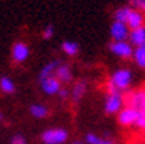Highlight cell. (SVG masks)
Instances as JSON below:
<instances>
[{"label":"cell","mask_w":145,"mask_h":144,"mask_svg":"<svg viewBox=\"0 0 145 144\" xmlns=\"http://www.w3.org/2000/svg\"><path fill=\"white\" fill-rule=\"evenodd\" d=\"M118 122L123 127H139L145 130V114L138 111L137 108L125 105L122 108V111L116 115Z\"/></svg>","instance_id":"1"},{"label":"cell","mask_w":145,"mask_h":144,"mask_svg":"<svg viewBox=\"0 0 145 144\" xmlns=\"http://www.w3.org/2000/svg\"><path fill=\"white\" fill-rule=\"evenodd\" d=\"M57 95H59V98H60V99H63V101H65V99H69V98H71V91H69V89H66V88H62V89H60V92H59Z\"/></svg>","instance_id":"24"},{"label":"cell","mask_w":145,"mask_h":144,"mask_svg":"<svg viewBox=\"0 0 145 144\" xmlns=\"http://www.w3.org/2000/svg\"><path fill=\"white\" fill-rule=\"evenodd\" d=\"M131 84H132V72H131V69L121 68V69H116L112 74V76L108 82L106 91L123 92V91H128L131 88Z\"/></svg>","instance_id":"2"},{"label":"cell","mask_w":145,"mask_h":144,"mask_svg":"<svg viewBox=\"0 0 145 144\" xmlns=\"http://www.w3.org/2000/svg\"><path fill=\"white\" fill-rule=\"evenodd\" d=\"M40 88L46 95H57L62 89V82L56 76H49L40 81Z\"/></svg>","instance_id":"8"},{"label":"cell","mask_w":145,"mask_h":144,"mask_svg":"<svg viewBox=\"0 0 145 144\" xmlns=\"http://www.w3.org/2000/svg\"><path fill=\"white\" fill-rule=\"evenodd\" d=\"M129 43L132 46H135V48H139V46L145 45V26L131 30V33H129Z\"/></svg>","instance_id":"12"},{"label":"cell","mask_w":145,"mask_h":144,"mask_svg":"<svg viewBox=\"0 0 145 144\" xmlns=\"http://www.w3.org/2000/svg\"><path fill=\"white\" fill-rule=\"evenodd\" d=\"M10 144H27V140L22 134H14L10 138Z\"/></svg>","instance_id":"23"},{"label":"cell","mask_w":145,"mask_h":144,"mask_svg":"<svg viewBox=\"0 0 145 144\" xmlns=\"http://www.w3.org/2000/svg\"><path fill=\"white\" fill-rule=\"evenodd\" d=\"M131 10H132V7H128V6H125V7H119L118 10H115V13H114V19L116 20V22L127 23V20H128V17H129Z\"/></svg>","instance_id":"18"},{"label":"cell","mask_w":145,"mask_h":144,"mask_svg":"<svg viewBox=\"0 0 145 144\" xmlns=\"http://www.w3.org/2000/svg\"><path fill=\"white\" fill-rule=\"evenodd\" d=\"M134 60H135V64L139 68L145 69V46L135 48V51H134Z\"/></svg>","instance_id":"20"},{"label":"cell","mask_w":145,"mask_h":144,"mask_svg":"<svg viewBox=\"0 0 145 144\" xmlns=\"http://www.w3.org/2000/svg\"><path fill=\"white\" fill-rule=\"evenodd\" d=\"M2 120H3V112L0 111V121H2Z\"/></svg>","instance_id":"25"},{"label":"cell","mask_w":145,"mask_h":144,"mask_svg":"<svg viewBox=\"0 0 145 144\" xmlns=\"http://www.w3.org/2000/svg\"><path fill=\"white\" fill-rule=\"evenodd\" d=\"M0 91L3 94H14L16 92V85L9 76H2L0 78Z\"/></svg>","instance_id":"16"},{"label":"cell","mask_w":145,"mask_h":144,"mask_svg":"<svg viewBox=\"0 0 145 144\" xmlns=\"http://www.w3.org/2000/svg\"><path fill=\"white\" fill-rule=\"evenodd\" d=\"M144 46H145V45H144Z\"/></svg>","instance_id":"27"},{"label":"cell","mask_w":145,"mask_h":144,"mask_svg":"<svg viewBox=\"0 0 145 144\" xmlns=\"http://www.w3.org/2000/svg\"><path fill=\"white\" fill-rule=\"evenodd\" d=\"M125 105V97L119 91H106L105 101H103V110L106 114H119Z\"/></svg>","instance_id":"3"},{"label":"cell","mask_w":145,"mask_h":144,"mask_svg":"<svg viewBox=\"0 0 145 144\" xmlns=\"http://www.w3.org/2000/svg\"><path fill=\"white\" fill-rule=\"evenodd\" d=\"M125 104L145 114V89L129 91L125 97Z\"/></svg>","instance_id":"5"},{"label":"cell","mask_w":145,"mask_h":144,"mask_svg":"<svg viewBox=\"0 0 145 144\" xmlns=\"http://www.w3.org/2000/svg\"><path fill=\"white\" fill-rule=\"evenodd\" d=\"M129 33H131V30L127 23L114 20V23L111 25V37L114 42H125L129 37Z\"/></svg>","instance_id":"7"},{"label":"cell","mask_w":145,"mask_h":144,"mask_svg":"<svg viewBox=\"0 0 145 144\" xmlns=\"http://www.w3.org/2000/svg\"><path fill=\"white\" fill-rule=\"evenodd\" d=\"M109 51L118 58L129 59V58H134V51L135 49L128 42H112L109 45Z\"/></svg>","instance_id":"6"},{"label":"cell","mask_w":145,"mask_h":144,"mask_svg":"<svg viewBox=\"0 0 145 144\" xmlns=\"http://www.w3.org/2000/svg\"><path fill=\"white\" fill-rule=\"evenodd\" d=\"M53 33H55V28L52 26V25H48L45 29H43V32H42V37L43 39H52L53 37Z\"/></svg>","instance_id":"22"},{"label":"cell","mask_w":145,"mask_h":144,"mask_svg":"<svg viewBox=\"0 0 145 144\" xmlns=\"http://www.w3.org/2000/svg\"><path fill=\"white\" fill-rule=\"evenodd\" d=\"M86 88H88V84L86 81H78L75 82V85L71 91V99L73 102H79L82 98H84V95L86 94Z\"/></svg>","instance_id":"13"},{"label":"cell","mask_w":145,"mask_h":144,"mask_svg":"<svg viewBox=\"0 0 145 144\" xmlns=\"http://www.w3.org/2000/svg\"><path fill=\"white\" fill-rule=\"evenodd\" d=\"M144 22H145V17H144V13L141 10H137V9H132L131 13H129V17L127 20V25L131 30L134 29H138V28H142L144 26Z\"/></svg>","instance_id":"11"},{"label":"cell","mask_w":145,"mask_h":144,"mask_svg":"<svg viewBox=\"0 0 145 144\" xmlns=\"http://www.w3.org/2000/svg\"><path fill=\"white\" fill-rule=\"evenodd\" d=\"M29 53H30V49L25 42H20L19 40V42L13 43V46H12V59L14 60V62H17V64L25 62V60L29 58Z\"/></svg>","instance_id":"9"},{"label":"cell","mask_w":145,"mask_h":144,"mask_svg":"<svg viewBox=\"0 0 145 144\" xmlns=\"http://www.w3.org/2000/svg\"><path fill=\"white\" fill-rule=\"evenodd\" d=\"M72 144H84V143H80V141H73Z\"/></svg>","instance_id":"26"},{"label":"cell","mask_w":145,"mask_h":144,"mask_svg":"<svg viewBox=\"0 0 145 144\" xmlns=\"http://www.w3.org/2000/svg\"><path fill=\"white\" fill-rule=\"evenodd\" d=\"M55 76L62 82V84H69L73 78V72L72 68L66 64H59V66L55 71Z\"/></svg>","instance_id":"10"},{"label":"cell","mask_w":145,"mask_h":144,"mask_svg":"<svg viewBox=\"0 0 145 144\" xmlns=\"http://www.w3.org/2000/svg\"><path fill=\"white\" fill-rule=\"evenodd\" d=\"M62 51L69 56H75L79 52V45L76 42H73V40H65L62 43Z\"/></svg>","instance_id":"19"},{"label":"cell","mask_w":145,"mask_h":144,"mask_svg":"<svg viewBox=\"0 0 145 144\" xmlns=\"http://www.w3.org/2000/svg\"><path fill=\"white\" fill-rule=\"evenodd\" d=\"M43 144H65L69 138V133L65 128H48L40 135Z\"/></svg>","instance_id":"4"},{"label":"cell","mask_w":145,"mask_h":144,"mask_svg":"<svg viewBox=\"0 0 145 144\" xmlns=\"http://www.w3.org/2000/svg\"><path fill=\"white\" fill-rule=\"evenodd\" d=\"M29 111H30V114H32L35 118H37V120L46 118L48 114H49V110H48L43 104H33V105H30Z\"/></svg>","instance_id":"17"},{"label":"cell","mask_w":145,"mask_h":144,"mask_svg":"<svg viewBox=\"0 0 145 144\" xmlns=\"http://www.w3.org/2000/svg\"><path fill=\"white\" fill-rule=\"evenodd\" d=\"M59 64H60V60H56V59L48 62L42 69H40V72H39V81H42L45 78H49V76H55V71L59 66Z\"/></svg>","instance_id":"14"},{"label":"cell","mask_w":145,"mask_h":144,"mask_svg":"<svg viewBox=\"0 0 145 144\" xmlns=\"http://www.w3.org/2000/svg\"><path fill=\"white\" fill-rule=\"evenodd\" d=\"M129 3H131L132 9L145 12V0H129Z\"/></svg>","instance_id":"21"},{"label":"cell","mask_w":145,"mask_h":144,"mask_svg":"<svg viewBox=\"0 0 145 144\" xmlns=\"http://www.w3.org/2000/svg\"><path fill=\"white\" fill-rule=\"evenodd\" d=\"M85 143L86 144H115L114 140H111L108 137H101L93 133H88L85 135Z\"/></svg>","instance_id":"15"}]
</instances>
